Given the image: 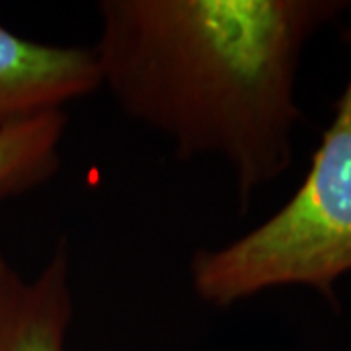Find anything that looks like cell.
<instances>
[{
  "instance_id": "6da1fadb",
  "label": "cell",
  "mask_w": 351,
  "mask_h": 351,
  "mask_svg": "<svg viewBox=\"0 0 351 351\" xmlns=\"http://www.w3.org/2000/svg\"><path fill=\"white\" fill-rule=\"evenodd\" d=\"M336 0H101L92 47L119 110L180 158L228 166L242 209L291 166L295 76Z\"/></svg>"
},
{
  "instance_id": "7a4b0ae2",
  "label": "cell",
  "mask_w": 351,
  "mask_h": 351,
  "mask_svg": "<svg viewBox=\"0 0 351 351\" xmlns=\"http://www.w3.org/2000/svg\"><path fill=\"white\" fill-rule=\"evenodd\" d=\"M351 271V78L301 188L262 225L189 263L191 289L228 308L265 289L306 285L336 302L334 283Z\"/></svg>"
},
{
  "instance_id": "3957f363",
  "label": "cell",
  "mask_w": 351,
  "mask_h": 351,
  "mask_svg": "<svg viewBox=\"0 0 351 351\" xmlns=\"http://www.w3.org/2000/svg\"><path fill=\"white\" fill-rule=\"evenodd\" d=\"M100 88L92 47L47 45L0 25V127L64 112Z\"/></svg>"
},
{
  "instance_id": "277c9868",
  "label": "cell",
  "mask_w": 351,
  "mask_h": 351,
  "mask_svg": "<svg viewBox=\"0 0 351 351\" xmlns=\"http://www.w3.org/2000/svg\"><path fill=\"white\" fill-rule=\"evenodd\" d=\"M73 311L64 244L32 277L20 274L0 252V351H66Z\"/></svg>"
},
{
  "instance_id": "5b68a950",
  "label": "cell",
  "mask_w": 351,
  "mask_h": 351,
  "mask_svg": "<svg viewBox=\"0 0 351 351\" xmlns=\"http://www.w3.org/2000/svg\"><path fill=\"white\" fill-rule=\"evenodd\" d=\"M66 113L51 112L0 127V197L49 182L61 166Z\"/></svg>"
}]
</instances>
